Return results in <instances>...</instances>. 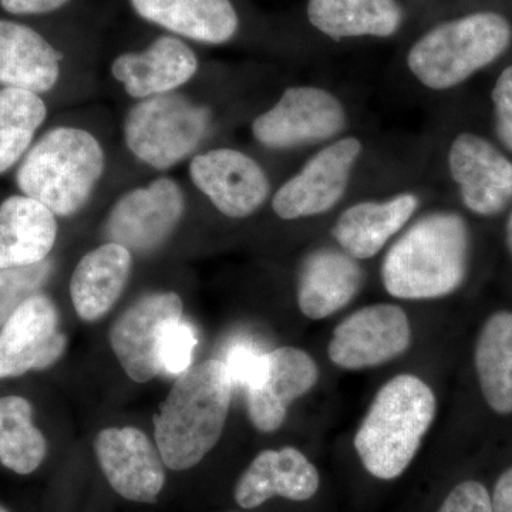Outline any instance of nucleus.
<instances>
[{
	"mask_svg": "<svg viewBox=\"0 0 512 512\" xmlns=\"http://www.w3.org/2000/svg\"><path fill=\"white\" fill-rule=\"evenodd\" d=\"M470 234L464 218L434 212L412 225L384 256V289L399 299L444 298L466 281Z\"/></svg>",
	"mask_w": 512,
	"mask_h": 512,
	"instance_id": "nucleus-1",
	"label": "nucleus"
},
{
	"mask_svg": "<svg viewBox=\"0 0 512 512\" xmlns=\"http://www.w3.org/2000/svg\"><path fill=\"white\" fill-rule=\"evenodd\" d=\"M232 387L221 360H207L178 377L154 417L165 467L188 470L217 446L227 423Z\"/></svg>",
	"mask_w": 512,
	"mask_h": 512,
	"instance_id": "nucleus-2",
	"label": "nucleus"
},
{
	"mask_svg": "<svg viewBox=\"0 0 512 512\" xmlns=\"http://www.w3.org/2000/svg\"><path fill=\"white\" fill-rule=\"evenodd\" d=\"M436 396L413 375L389 380L376 394L355 437L357 456L380 480L402 476L436 416Z\"/></svg>",
	"mask_w": 512,
	"mask_h": 512,
	"instance_id": "nucleus-3",
	"label": "nucleus"
},
{
	"mask_svg": "<svg viewBox=\"0 0 512 512\" xmlns=\"http://www.w3.org/2000/svg\"><path fill=\"white\" fill-rule=\"evenodd\" d=\"M103 168V148L92 134L57 127L30 148L16 173V183L26 197L55 215L70 217L89 200Z\"/></svg>",
	"mask_w": 512,
	"mask_h": 512,
	"instance_id": "nucleus-4",
	"label": "nucleus"
},
{
	"mask_svg": "<svg viewBox=\"0 0 512 512\" xmlns=\"http://www.w3.org/2000/svg\"><path fill=\"white\" fill-rule=\"evenodd\" d=\"M511 43L512 28L503 15L471 13L441 23L417 40L407 66L429 89H453L500 59Z\"/></svg>",
	"mask_w": 512,
	"mask_h": 512,
	"instance_id": "nucleus-5",
	"label": "nucleus"
},
{
	"mask_svg": "<svg viewBox=\"0 0 512 512\" xmlns=\"http://www.w3.org/2000/svg\"><path fill=\"white\" fill-rule=\"evenodd\" d=\"M210 126V111L178 94L141 101L128 113L124 134L131 153L154 168L173 167L197 148Z\"/></svg>",
	"mask_w": 512,
	"mask_h": 512,
	"instance_id": "nucleus-6",
	"label": "nucleus"
},
{
	"mask_svg": "<svg viewBox=\"0 0 512 512\" xmlns=\"http://www.w3.org/2000/svg\"><path fill=\"white\" fill-rule=\"evenodd\" d=\"M346 127L339 99L319 87H291L271 110L256 117L252 133L269 148H293L322 143Z\"/></svg>",
	"mask_w": 512,
	"mask_h": 512,
	"instance_id": "nucleus-7",
	"label": "nucleus"
},
{
	"mask_svg": "<svg viewBox=\"0 0 512 512\" xmlns=\"http://www.w3.org/2000/svg\"><path fill=\"white\" fill-rule=\"evenodd\" d=\"M363 146L355 137L342 138L320 150L301 171L276 191L272 208L282 220L325 214L342 200Z\"/></svg>",
	"mask_w": 512,
	"mask_h": 512,
	"instance_id": "nucleus-8",
	"label": "nucleus"
},
{
	"mask_svg": "<svg viewBox=\"0 0 512 512\" xmlns=\"http://www.w3.org/2000/svg\"><path fill=\"white\" fill-rule=\"evenodd\" d=\"M412 328L402 308L379 303L359 309L336 326L329 357L346 370H362L390 362L409 349Z\"/></svg>",
	"mask_w": 512,
	"mask_h": 512,
	"instance_id": "nucleus-9",
	"label": "nucleus"
},
{
	"mask_svg": "<svg viewBox=\"0 0 512 512\" xmlns=\"http://www.w3.org/2000/svg\"><path fill=\"white\" fill-rule=\"evenodd\" d=\"M183 301L175 292L143 296L110 330V345L130 379L147 383L160 375L158 349L168 325L183 318Z\"/></svg>",
	"mask_w": 512,
	"mask_h": 512,
	"instance_id": "nucleus-10",
	"label": "nucleus"
},
{
	"mask_svg": "<svg viewBox=\"0 0 512 512\" xmlns=\"http://www.w3.org/2000/svg\"><path fill=\"white\" fill-rule=\"evenodd\" d=\"M448 168L467 210L495 217L512 202V161L487 138L461 133L448 151Z\"/></svg>",
	"mask_w": 512,
	"mask_h": 512,
	"instance_id": "nucleus-11",
	"label": "nucleus"
},
{
	"mask_svg": "<svg viewBox=\"0 0 512 512\" xmlns=\"http://www.w3.org/2000/svg\"><path fill=\"white\" fill-rule=\"evenodd\" d=\"M49 296L36 293L0 328V379L45 370L66 350L67 339Z\"/></svg>",
	"mask_w": 512,
	"mask_h": 512,
	"instance_id": "nucleus-12",
	"label": "nucleus"
},
{
	"mask_svg": "<svg viewBox=\"0 0 512 512\" xmlns=\"http://www.w3.org/2000/svg\"><path fill=\"white\" fill-rule=\"evenodd\" d=\"M184 212V195L174 181L160 178L124 195L110 212L106 234L128 251H154L167 241Z\"/></svg>",
	"mask_w": 512,
	"mask_h": 512,
	"instance_id": "nucleus-13",
	"label": "nucleus"
},
{
	"mask_svg": "<svg viewBox=\"0 0 512 512\" xmlns=\"http://www.w3.org/2000/svg\"><path fill=\"white\" fill-rule=\"evenodd\" d=\"M94 448L116 493L137 503H156L165 483V463L143 431L134 427L100 431Z\"/></svg>",
	"mask_w": 512,
	"mask_h": 512,
	"instance_id": "nucleus-14",
	"label": "nucleus"
},
{
	"mask_svg": "<svg viewBox=\"0 0 512 512\" xmlns=\"http://www.w3.org/2000/svg\"><path fill=\"white\" fill-rule=\"evenodd\" d=\"M192 183L231 218H245L264 205L269 195V181L254 158L218 148L201 154L190 165Z\"/></svg>",
	"mask_w": 512,
	"mask_h": 512,
	"instance_id": "nucleus-15",
	"label": "nucleus"
},
{
	"mask_svg": "<svg viewBox=\"0 0 512 512\" xmlns=\"http://www.w3.org/2000/svg\"><path fill=\"white\" fill-rule=\"evenodd\" d=\"M319 370L309 353L279 348L265 353L264 363L248 387V416L256 430L272 433L284 424L289 406L311 392Z\"/></svg>",
	"mask_w": 512,
	"mask_h": 512,
	"instance_id": "nucleus-16",
	"label": "nucleus"
},
{
	"mask_svg": "<svg viewBox=\"0 0 512 512\" xmlns=\"http://www.w3.org/2000/svg\"><path fill=\"white\" fill-rule=\"evenodd\" d=\"M319 484L318 470L301 451L293 447L266 450L255 457L239 478L235 501L247 510L276 495L292 501H306L316 494Z\"/></svg>",
	"mask_w": 512,
	"mask_h": 512,
	"instance_id": "nucleus-17",
	"label": "nucleus"
},
{
	"mask_svg": "<svg viewBox=\"0 0 512 512\" xmlns=\"http://www.w3.org/2000/svg\"><path fill=\"white\" fill-rule=\"evenodd\" d=\"M197 69L198 60L190 47L180 39L163 36L144 52L117 57L111 73L131 97L148 99L183 86Z\"/></svg>",
	"mask_w": 512,
	"mask_h": 512,
	"instance_id": "nucleus-18",
	"label": "nucleus"
},
{
	"mask_svg": "<svg viewBox=\"0 0 512 512\" xmlns=\"http://www.w3.org/2000/svg\"><path fill=\"white\" fill-rule=\"evenodd\" d=\"M363 285V271L345 251L319 249L303 262L298 305L306 318L319 320L348 306Z\"/></svg>",
	"mask_w": 512,
	"mask_h": 512,
	"instance_id": "nucleus-19",
	"label": "nucleus"
},
{
	"mask_svg": "<svg viewBox=\"0 0 512 512\" xmlns=\"http://www.w3.org/2000/svg\"><path fill=\"white\" fill-rule=\"evenodd\" d=\"M55 214L26 195H12L0 204V269L46 261L56 244Z\"/></svg>",
	"mask_w": 512,
	"mask_h": 512,
	"instance_id": "nucleus-20",
	"label": "nucleus"
},
{
	"mask_svg": "<svg viewBox=\"0 0 512 512\" xmlns=\"http://www.w3.org/2000/svg\"><path fill=\"white\" fill-rule=\"evenodd\" d=\"M417 207L419 198L410 192L386 201L359 202L340 214L333 238L353 258H373L410 221Z\"/></svg>",
	"mask_w": 512,
	"mask_h": 512,
	"instance_id": "nucleus-21",
	"label": "nucleus"
},
{
	"mask_svg": "<svg viewBox=\"0 0 512 512\" xmlns=\"http://www.w3.org/2000/svg\"><path fill=\"white\" fill-rule=\"evenodd\" d=\"M59 52L28 26L0 19V84L46 93L60 74Z\"/></svg>",
	"mask_w": 512,
	"mask_h": 512,
	"instance_id": "nucleus-22",
	"label": "nucleus"
},
{
	"mask_svg": "<svg viewBox=\"0 0 512 512\" xmlns=\"http://www.w3.org/2000/svg\"><path fill=\"white\" fill-rule=\"evenodd\" d=\"M131 271V252L109 242L83 256L74 269L70 295L77 315L96 322L119 301Z\"/></svg>",
	"mask_w": 512,
	"mask_h": 512,
	"instance_id": "nucleus-23",
	"label": "nucleus"
},
{
	"mask_svg": "<svg viewBox=\"0 0 512 512\" xmlns=\"http://www.w3.org/2000/svg\"><path fill=\"white\" fill-rule=\"evenodd\" d=\"M141 18L197 42L221 45L238 30L229 0H131Z\"/></svg>",
	"mask_w": 512,
	"mask_h": 512,
	"instance_id": "nucleus-24",
	"label": "nucleus"
},
{
	"mask_svg": "<svg viewBox=\"0 0 512 512\" xmlns=\"http://www.w3.org/2000/svg\"><path fill=\"white\" fill-rule=\"evenodd\" d=\"M313 28L333 40L348 37H390L402 25L396 0H309Z\"/></svg>",
	"mask_w": 512,
	"mask_h": 512,
	"instance_id": "nucleus-25",
	"label": "nucleus"
},
{
	"mask_svg": "<svg viewBox=\"0 0 512 512\" xmlns=\"http://www.w3.org/2000/svg\"><path fill=\"white\" fill-rule=\"evenodd\" d=\"M474 362L485 402L495 413H512V313L491 315L478 336Z\"/></svg>",
	"mask_w": 512,
	"mask_h": 512,
	"instance_id": "nucleus-26",
	"label": "nucleus"
},
{
	"mask_svg": "<svg viewBox=\"0 0 512 512\" xmlns=\"http://www.w3.org/2000/svg\"><path fill=\"white\" fill-rule=\"evenodd\" d=\"M47 443L33 424V407L20 396L0 397V463L13 473H33L45 460Z\"/></svg>",
	"mask_w": 512,
	"mask_h": 512,
	"instance_id": "nucleus-27",
	"label": "nucleus"
},
{
	"mask_svg": "<svg viewBox=\"0 0 512 512\" xmlns=\"http://www.w3.org/2000/svg\"><path fill=\"white\" fill-rule=\"evenodd\" d=\"M46 114L39 94L13 87L0 90V174L26 153Z\"/></svg>",
	"mask_w": 512,
	"mask_h": 512,
	"instance_id": "nucleus-28",
	"label": "nucleus"
},
{
	"mask_svg": "<svg viewBox=\"0 0 512 512\" xmlns=\"http://www.w3.org/2000/svg\"><path fill=\"white\" fill-rule=\"evenodd\" d=\"M52 262L0 269V328L20 306L39 293L52 275Z\"/></svg>",
	"mask_w": 512,
	"mask_h": 512,
	"instance_id": "nucleus-29",
	"label": "nucleus"
},
{
	"mask_svg": "<svg viewBox=\"0 0 512 512\" xmlns=\"http://www.w3.org/2000/svg\"><path fill=\"white\" fill-rule=\"evenodd\" d=\"M197 343L194 328L183 318L168 325L158 349L160 375H184L191 367Z\"/></svg>",
	"mask_w": 512,
	"mask_h": 512,
	"instance_id": "nucleus-30",
	"label": "nucleus"
},
{
	"mask_svg": "<svg viewBox=\"0 0 512 512\" xmlns=\"http://www.w3.org/2000/svg\"><path fill=\"white\" fill-rule=\"evenodd\" d=\"M493 100L495 133L505 150L512 153V66L498 76L494 84Z\"/></svg>",
	"mask_w": 512,
	"mask_h": 512,
	"instance_id": "nucleus-31",
	"label": "nucleus"
},
{
	"mask_svg": "<svg viewBox=\"0 0 512 512\" xmlns=\"http://www.w3.org/2000/svg\"><path fill=\"white\" fill-rule=\"evenodd\" d=\"M437 512H495L493 498L478 481H463L451 490Z\"/></svg>",
	"mask_w": 512,
	"mask_h": 512,
	"instance_id": "nucleus-32",
	"label": "nucleus"
},
{
	"mask_svg": "<svg viewBox=\"0 0 512 512\" xmlns=\"http://www.w3.org/2000/svg\"><path fill=\"white\" fill-rule=\"evenodd\" d=\"M264 356L247 345H235L229 350L227 362H224V365L227 367L232 384H239L248 389L261 370Z\"/></svg>",
	"mask_w": 512,
	"mask_h": 512,
	"instance_id": "nucleus-33",
	"label": "nucleus"
},
{
	"mask_svg": "<svg viewBox=\"0 0 512 512\" xmlns=\"http://www.w3.org/2000/svg\"><path fill=\"white\" fill-rule=\"evenodd\" d=\"M69 0H0V5L12 15H42L62 8Z\"/></svg>",
	"mask_w": 512,
	"mask_h": 512,
	"instance_id": "nucleus-34",
	"label": "nucleus"
},
{
	"mask_svg": "<svg viewBox=\"0 0 512 512\" xmlns=\"http://www.w3.org/2000/svg\"><path fill=\"white\" fill-rule=\"evenodd\" d=\"M491 498L495 512H512V467L498 478Z\"/></svg>",
	"mask_w": 512,
	"mask_h": 512,
	"instance_id": "nucleus-35",
	"label": "nucleus"
},
{
	"mask_svg": "<svg viewBox=\"0 0 512 512\" xmlns=\"http://www.w3.org/2000/svg\"><path fill=\"white\" fill-rule=\"evenodd\" d=\"M505 244H507L508 252L512 256V211L508 215L507 225H505Z\"/></svg>",
	"mask_w": 512,
	"mask_h": 512,
	"instance_id": "nucleus-36",
	"label": "nucleus"
},
{
	"mask_svg": "<svg viewBox=\"0 0 512 512\" xmlns=\"http://www.w3.org/2000/svg\"><path fill=\"white\" fill-rule=\"evenodd\" d=\"M0 512H8V510H5V508H3L2 505H0Z\"/></svg>",
	"mask_w": 512,
	"mask_h": 512,
	"instance_id": "nucleus-37",
	"label": "nucleus"
}]
</instances>
